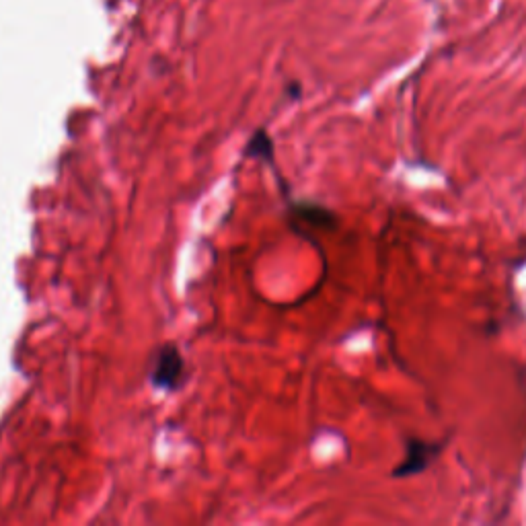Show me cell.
<instances>
[{
	"label": "cell",
	"instance_id": "obj_1",
	"mask_svg": "<svg viewBox=\"0 0 526 526\" xmlns=\"http://www.w3.org/2000/svg\"><path fill=\"white\" fill-rule=\"evenodd\" d=\"M183 358L173 346H165L157 352V360L153 364V383L159 389H177L179 383L183 381Z\"/></svg>",
	"mask_w": 526,
	"mask_h": 526
}]
</instances>
